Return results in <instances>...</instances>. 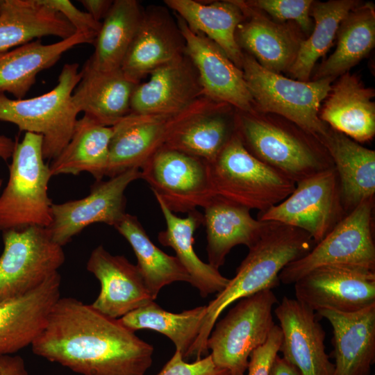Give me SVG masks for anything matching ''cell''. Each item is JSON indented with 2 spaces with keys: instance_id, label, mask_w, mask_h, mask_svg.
<instances>
[{
  "instance_id": "cell-25",
  "label": "cell",
  "mask_w": 375,
  "mask_h": 375,
  "mask_svg": "<svg viewBox=\"0 0 375 375\" xmlns=\"http://www.w3.org/2000/svg\"><path fill=\"white\" fill-rule=\"evenodd\" d=\"M336 170L347 215L375 194V151L331 128L319 138Z\"/></svg>"
},
{
  "instance_id": "cell-20",
  "label": "cell",
  "mask_w": 375,
  "mask_h": 375,
  "mask_svg": "<svg viewBox=\"0 0 375 375\" xmlns=\"http://www.w3.org/2000/svg\"><path fill=\"white\" fill-rule=\"evenodd\" d=\"M149 74V81L138 84L133 92L131 113L176 112L203 97L199 74L186 53Z\"/></svg>"
},
{
  "instance_id": "cell-15",
  "label": "cell",
  "mask_w": 375,
  "mask_h": 375,
  "mask_svg": "<svg viewBox=\"0 0 375 375\" xmlns=\"http://www.w3.org/2000/svg\"><path fill=\"white\" fill-rule=\"evenodd\" d=\"M295 299L314 312L358 311L375 304V271L347 265H326L294 283Z\"/></svg>"
},
{
  "instance_id": "cell-2",
  "label": "cell",
  "mask_w": 375,
  "mask_h": 375,
  "mask_svg": "<svg viewBox=\"0 0 375 375\" xmlns=\"http://www.w3.org/2000/svg\"><path fill=\"white\" fill-rule=\"evenodd\" d=\"M316 244L299 228L267 221L258 240L250 248L237 268L235 276L206 305V312L191 357L197 360L208 353L207 340L222 312L231 303L279 284L278 275L291 262L306 255Z\"/></svg>"
},
{
  "instance_id": "cell-5",
  "label": "cell",
  "mask_w": 375,
  "mask_h": 375,
  "mask_svg": "<svg viewBox=\"0 0 375 375\" xmlns=\"http://www.w3.org/2000/svg\"><path fill=\"white\" fill-rule=\"evenodd\" d=\"M79 65L67 63L56 85L50 91L29 99H10L0 92V121L16 125L22 131L43 138L44 160H53L69 142L79 113L72 94L81 79Z\"/></svg>"
},
{
  "instance_id": "cell-14",
  "label": "cell",
  "mask_w": 375,
  "mask_h": 375,
  "mask_svg": "<svg viewBox=\"0 0 375 375\" xmlns=\"http://www.w3.org/2000/svg\"><path fill=\"white\" fill-rule=\"evenodd\" d=\"M139 178L140 169H128L107 181H96L90 194L82 199L53 203L52 221L47 227L52 240L63 247L92 224L115 227L126 214L124 192Z\"/></svg>"
},
{
  "instance_id": "cell-45",
  "label": "cell",
  "mask_w": 375,
  "mask_h": 375,
  "mask_svg": "<svg viewBox=\"0 0 375 375\" xmlns=\"http://www.w3.org/2000/svg\"><path fill=\"white\" fill-rule=\"evenodd\" d=\"M269 375H302L299 370L283 357L277 356L272 364Z\"/></svg>"
},
{
  "instance_id": "cell-18",
  "label": "cell",
  "mask_w": 375,
  "mask_h": 375,
  "mask_svg": "<svg viewBox=\"0 0 375 375\" xmlns=\"http://www.w3.org/2000/svg\"><path fill=\"white\" fill-rule=\"evenodd\" d=\"M282 341L279 351L302 375H334L325 350V331L315 312L296 299L284 297L275 308Z\"/></svg>"
},
{
  "instance_id": "cell-8",
  "label": "cell",
  "mask_w": 375,
  "mask_h": 375,
  "mask_svg": "<svg viewBox=\"0 0 375 375\" xmlns=\"http://www.w3.org/2000/svg\"><path fill=\"white\" fill-rule=\"evenodd\" d=\"M278 299L264 290L239 300L216 322L207 348L214 364L229 375H244L251 353L267 340L275 324L272 310Z\"/></svg>"
},
{
  "instance_id": "cell-40",
  "label": "cell",
  "mask_w": 375,
  "mask_h": 375,
  "mask_svg": "<svg viewBox=\"0 0 375 375\" xmlns=\"http://www.w3.org/2000/svg\"><path fill=\"white\" fill-rule=\"evenodd\" d=\"M48 8L60 13L75 29L91 38L94 42L100 31L101 22L96 21L89 13L77 8L69 0H40Z\"/></svg>"
},
{
  "instance_id": "cell-38",
  "label": "cell",
  "mask_w": 375,
  "mask_h": 375,
  "mask_svg": "<svg viewBox=\"0 0 375 375\" xmlns=\"http://www.w3.org/2000/svg\"><path fill=\"white\" fill-rule=\"evenodd\" d=\"M227 106L194 117L176 130L164 147L211 162L235 133L234 121L226 116Z\"/></svg>"
},
{
  "instance_id": "cell-47",
  "label": "cell",
  "mask_w": 375,
  "mask_h": 375,
  "mask_svg": "<svg viewBox=\"0 0 375 375\" xmlns=\"http://www.w3.org/2000/svg\"><path fill=\"white\" fill-rule=\"evenodd\" d=\"M1 185H2V180L0 179V188H1Z\"/></svg>"
},
{
  "instance_id": "cell-23",
  "label": "cell",
  "mask_w": 375,
  "mask_h": 375,
  "mask_svg": "<svg viewBox=\"0 0 375 375\" xmlns=\"http://www.w3.org/2000/svg\"><path fill=\"white\" fill-rule=\"evenodd\" d=\"M80 72L72 94L78 112L106 126L115 125L130 113L131 99L138 84L129 81L120 68L99 71L88 60Z\"/></svg>"
},
{
  "instance_id": "cell-28",
  "label": "cell",
  "mask_w": 375,
  "mask_h": 375,
  "mask_svg": "<svg viewBox=\"0 0 375 375\" xmlns=\"http://www.w3.org/2000/svg\"><path fill=\"white\" fill-rule=\"evenodd\" d=\"M188 27L217 44L228 58L242 69L243 51L236 40L238 26L244 14L238 1L201 2L194 0H165Z\"/></svg>"
},
{
  "instance_id": "cell-7",
  "label": "cell",
  "mask_w": 375,
  "mask_h": 375,
  "mask_svg": "<svg viewBox=\"0 0 375 375\" xmlns=\"http://www.w3.org/2000/svg\"><path fill=\"white\" fill-rule=\"evenodd\" d=\"M242 70L260 110L281 115L318 140L326 133L328 126L319 118V108L331 90L333 78L313 81L288 78L265 69L244 52Z\"/></svg>"
},
{
  "instance_id": "cell-35",
  "label": "cell",
  "mask_w": 375,
  "mask_h": 375,
  "mask_svg": "<svg viewBox=\"0 0 375 375\" xmlns=\"http://www.w3.org/2000/svg\"><path fill=\"white\" fill-rule=\"evenodd\" d=\"M335 51L318 67L315 80L344 74L375 44V10L372 3L358 6L342 20Z\"/></svg>"
},
{
  "instance_id": "cell-41",
  "label": "cell",
  "mask_w": 375,
  "mask_h": 375,
  "mask_svg": "<svg viewBox=\"0 0 375 375\" xmlns=\"http://www.w3.org/2000/svg\"><path fill=\"white\" fill-rule=\"evenodd\" d=\"M281 341V328L275 324L267 341L250 355L247 375H269L274 360L279 352Z\"/></svg>"
},
{
  "instance_id": "cell-21",
  "label": "cell",
  "mask_w": 375,
  "mask_h": 375,
  "mask_svg": "<svg viewBox=\"0 0 375 375\" xmlns=\"http://www.w3.org/2000/svg\"><path fill=\"white\" fill-rule=\"evenodd\" d=\"M60 285L58 272L26 294L0 303V356L32 344L60 298Z\"/></svg>"
},
{
  "instance_id": "cell-3",
  "label": "cell",
  "mask_w": 375,
  "mask_h": 375,
  "mask_svg": "<svg viewBox=\"0 0 375 375\" xmlns=\"http://www.w3.org/2000/svg\"><path fill=\"white\" fill-rule=\"evenodd\" d=\"M234 123L251 155L295 183L334 167L321 142L298 126L242 112Z\"/></svg>"
},
{
  "instance_id": "cell-9",
  "label": "cell",
  "mask_w": 375,
  "mask_h": 375,
  "mask_svg": "<svg viewBox=\"0 0 375 375\" xmlns=\"http://www.w3.org/2000/svg\"><path fill=\"white\" fill-rule=\"evenodd\" d=\"M224 105L203 96L176 112H130L112 126L106 176L110 178L128 169H140L181 126L194 117Z\"/></svg>"
},
{
  "instance_id": "cell-12",
  "label": "cell",
  "mask_w": 375,
  "mask_h": 375,
  "mask_svg": "<svg viewBox=\"0 0 375 375\" xmlns=\"http://www.w3.org/2000/svg\"><path fill=\"white\" fill-rule=\"evenodd\" d=\"M347 215L335 167L296 183L294 191L258 219L274 221L307 232L317 244Z\"/></svg>"
},
{
  "instance_id": "cell-26",
  "label": "cell",
  "mask_w": 375,
  "mask_h": 375,
  "mask_svg": "<svg viewBox=\"0 0 375 375\" xmlns=\"http://www.w3.org/2000/svg\"><path fill=\"white\" fill-rule=\"evenodd\" d=\"M92 43L91 38L76 33L49 44L38 39L0 51V92L9 93L16 99H24L40 72L53 66L74 47Z\"/></svg>"
},
{
  "instance_id": "cell-6",
  "label": "cell",
  "mask_w": 375,
  "mask_h": 375,
  "mask_svg": "<svg viewBox=\"0 0 375 375\" xmlns=\"http://www.w3.org/2000/svg\"><path fill=\"white\" fill-rule=\"evenodd\" d=\"M208 165L214 195L259 212L285 200L296 186L251 155L235 133Z\"/></svg>"
},
{
  "instance_id": "cell-27",
  "label": "cell",
  "mask_w": 375,
  "mask_h": 375,
  "mask_svg": "<svg viewBox=\"0 0 375 375\" xmlns=\"http://www.w3.org/2000/svg\"><path fill=\"white\" fill-rule=\"evenodd\" d=\"M331 91L319 115L321 120L358 143L372 140L375 135L374 90L347 72Z\"/></svg>"
},
{
  "instance_id": "cell-13",
  "label": "cell",
  "mask_w": 375,
  "mask_h": 375,
  "mask_svg": "<svg viewBox=\"0 0 375 375\" xmlns=\"http://www.w3.org/2000/svg\"><path fill=\"white\" fill-rule=\"evenodd\" d=\"M141 178L172 212L203 208L214 196L208 162L163 147L140 168Z\"/></svg>"
},
{
  "instance_id": "cell-31",
  "label": "cell",
  "mask_w": 375,
  "mask_h": 375,
  "mask_svg": "<svg viewBox=\"0 0 375 375\" xmlns=\"http://www.w3.org/2000/svg\"><path fill=\"white\" fill-rule=\"evenodd\" d=\"M155 196L166 223V228L160 231L158 240L161 244L172 248L176 256L188 271L190 284L197 288L203 297L219 293L230 279L222 276L219 270L203 262L194 249V233L203 224V215L197 210L189 212L188 217L181 218Z\"/></svg>"
},
{
  "instance_id": "cell-48",
  "label": "cell",
  "mask_w": 375,
  "mask_h": 375,
  "mask_svg": "<svg viewBox=\"0 0 375 375\" xmlns=\"http://www.w3.org/2000/svg\"><path fill=\"white\" fill-rule=\"evenodd\" d=\"M1 0H0V8H1Z\"/></svg>"
},
{
  "instance_id": "cell-4",
  "label": "cell",
  "mask_w": 375,
  "mask_h": 375,
  "mask_svg": "<svg viewBox=\"0 0 375 375\" xmlns=\"http://www.w3.org/2000/svg\"><path fill=\"white\" fill-rule=\"evenodd\" d=\"M43 156V138L26 132L17 143L9 166V179L0 195V231L29 226L47 228L53 203L48 195L51 177Z\"/></svg>"
},
{
  "instance_id": "cell-22",
  "label": "cell",
  "mask_w": 375,
  "mask_h": 375,
  "mask_svg": "<svg viewBox=\"0 0 375 375\" xmlns=\"http://www.w3.org/2000/svg\"><path fill=\"white\" fill-rule=\"evenodd\" d=\"M317 313L332 326L334 375H369L375 360V304L350 312Z\"/></svg>"
},
{
  "instance_id": "cell-11",
  "label": "cell",
  "mask_w": 375,
  "mask_h": 375,
  "mask_svg": "<svg viewBox=\"0 0 375 375\" xmlns=\"http://www.w3.org/2000/svg\"><path fill=\"white\" fill-rule=\"evenodd\" d=\"M0 256V303L34 290L58 272L65 260L62 247L47 228L29 226L3 232Z\"/></svg>"
},
{
  "instance_id": "cell-34",
  "label": "cell",
  "mask_w": 375,
  "mask_h": 375,
  "mask_svg": "<svg viewBox=\"0 0 375 375\" xmlns=\"http://www.w3.org/2000/svg\"><path fill=\"white\" fill-rule=\"evenodd\" d=\"M144 8L136 0H115L101 22L95 50L88 59L102 72L119 69L134 39Z\"/></svg>"
},
{
  "instance_id": "cell-30",
  "label": "cell",
  "mask_w": 375,
  "mask_h": 375,
  "mask_svg": "<svg viewBox=\"0 0 375 375\" xmlns=\"http://www.w3.org/2000/svg\"><path fill=\"white\" fill-rule=\"evenodd\" d=\"M74 33L75 29L60 13L40 0H1L0 51L42 37L63 40Z\"/></svg>"
},
{
  "instance_id": "cell-29",
  "label": "cell",
  "mask_w": 375,
  "mask_h": 375,
  "mask_svg": "<svg viewBox=\"0 0 375 375\" xmlns=\"http://www.w3.org/2000/svg\"><path fill=\"white\" fill-rule=\"evenodd\" d=\"M247 19L238 26L236 40L265 69L279 74L288 70L299 42L286 28L269 20L244 1H238Z\"/></svg>"
},
{
  "instance_id": "cell-36",
  "label": "cell",
  "mask_w": 375,
  "mask_h": 375,
  "mask_svg": "<svg viewBox=\"0 0 375 375\" xmlns=\"http://www.w3.org/2000/svg\"><path fill=\"white\" fill-rule=\"evenodd\" d=\"M206 312V306H201L180 313H173L151 301L118 320L134 332L140 329H150L167 336L185 360L190 358Z\"/></svg>"
},
{
  "instance_id": "cell-32",
  "label": "cell",
  "mask_w": 375,
  "mask_h": 375,
  "mask_svg": "<svg viewBox=\"0 0 375 375\" xmlns=\"http://www.w3.org/2000/svg\"><path fill=\"white\" fill-rule=\"evenodd\" d=\"M112 126L100 124L87 115L77 119L72 137L49 165L51 176L88 172L96 181L106 176Z\"/></svg>"
},
{
  "instance_id": "cell-33",
  "label": "cell",
  "mask_w": 375,
  "mask_h": 375,
  "mask_svg": "<svg viewBox=\"0 0 375 375\" xmlns=\"http://www.w3.org/2000/svg\"><path fill=\"white\" fill-rule=\"evenodd\" d=\"M115 228L131 246L136 266L153 300L165 285L176 281L191 283L190 274L178 258L160 249L136 216L126 213Z\"/></svg>"
},
{
  "instance_id": "cell-42",
  "label": "cell",
  "mask_w": 375,
  "mask_h": 375,
  "mask_svg": "<svg viewBox=\"0 0 375 375\" xmlns=\"http://www.w3.org/2000/svg\"><path fill=\"white\" fill-rule=\"evenodd\" d=\"M156 375H229L224 369L217 367L210 355L193 362H187L181 352L176 350L172 357Z\"/></svg>"
},
{
  "instance_id": "cell-19",
  "label": "cell",
  "mask_w": 375,
  "mask_h": 375,
  "mask_svg": "<svg viewBox=\"0 0 375 375\" xmlns=\"http://www.w3.org/2000/svg\"><path fill=\"white\" fill-rule=\"evenodd\" d=\"M86 268L101 285L91 306L110 318L120 319L154 301L137 266L124 256L112 255L99 245L90 253Z\"/></svg>"
},
{
  "instance_id": "cell-37",
  "label": "cell",
  "mask_w": 375,
  "mask_h": 375,
  "mask_svg": "<svg viewBox=\"0 0 375 375\" xmlns=\"http://www.w3.org/2000/svg\"><path fill=\"white\" fill-rule=\"evenodd\" d=\"M359 3L354 0L313 1L310 15L315 20L310 36L299 42L296 58L288 69L290 74L301 81H308L317 60L333 44L342 20Z\"/></svg>"
},
{
  "instance_id": "cell-10",
  "label": "cell",
  "mask_w": 375,
  "mask_h": 375,
  "mask_svg": "<svg viewBox=\"0 0 375 375\" xmlns=\"http://www.w3.org/2000/svg\"><path fill=\"white\" fill-rule=\"evenodd\" d=\"M374 198L362 202L304 256L287 265L280 282L294 284L312 270L326 265L357 266L375 271L373 235Z\"/></svg>"
},
{
  "instance_id": "cell-1",
  "label": "cell",
  "mask_w": 375,
  "mask_h": 375,
  "mask_svg": "<svg viewBox=\"0 0 375 375\" xmlns=\"http://www.w3.org/2000/svg\"><path fill=\"white\" fill-rule=\"evenodd\" d=\"M31 347L82 375H144L154 351L118 319L72 297L57 301Z\"/></svg>"
},
{
  "instance_id": "cell-16",
  "label": "cell",
  "mask_w": 375,
  "mask_h": 375,
  "mask_svg": "<svg viewBox=\"0 0 375 375\" xmlns=\"http://www.w3.org/2000/svg\"><path fill=\"white\" fill-rule=\"evenodd\" d=\"M176 18L185 42V53L199 74L203 95L240 112H254L242 70L214 42L190 29L178 16Z\"/></svg>"
},
{
  "instance_id": "cell-17",
  "label": "cell",
  "mask_w": 375,
  "mask_h": 375,
  "mask_svg": "<svg viewBox=\"0 0 375 375\" xmlns=\"http://www.w3.org/2000/svg\"><path fill=\"white\" fill-rule=\"evenodd\" d=\"M185 53V42L177 20L167 6L144 8L140 26L120 69L131 82Z\"/></svg>"
},
{
  "instance_id": "cell-24",
  "label": "cell",
  "mask_w": 375,
  "mask_h": 375,
  "mask_svg": "<svg viewBox=\"0 0 375 375\" xmlns=\"http://www.w3.org/2000/svg\"><path fill=\"white\" fill-rule=\"evenodd\" d=\"M203 208L208 264L217 269L234 247L243 244L251 247L267 224V221L252 217L250 209L216 195Z\"/></svg>"
},
{
  "instance_id": "cell-43",
  "label": "cell",
  "mask_w": 375,
  "mask_h": 375,
  "mask_svg": "<svg viewBox=\"0 0 375 375\" xmlns=\"http://www.w3.org/2000/svg\"><path fill=\"white\" fill-rule=\"evenodd\" d=\"M0 375H28L25 362L19 356H0Z\"/></svg>"
},
{
  "instance_id": "cell-46",
  "label": "cell",
  "mask_w": 375,
  "mask_h": 375,
  "mask_svg": "<svg viewBox=\"0 0 375 375\" xmlns=\"http://www.w3.org/2000/svg\"><path fill=\"white\" fill-rule=\"evenodd\" d=\"M16 144L12 138L0 135V158L6 160L12 157Z\"/></svg>"
},
{
  "instance_id": "cell-39",
  "label": "cell",
  "mask_w": 375,
  "mask_h": 375,
  "mask_svg": "<svg viewBox=\"0 0 375 375\" xmlns=\"http://www.w3.org/2000/svg\"><path fill=\"white\" fill-rule=\"evenodd\" d=\"M244 3L256 10L267 12L278 21H295L305 32L312 26L310 18L312 0H252Z\"/></svg>"
},
{
  "instance_id": "cell-44",
  "label": "cell",
  "mask_w": 375,
  "mask_h": 375,
  "mask_svg": "<svg viewBox=\"0 0 375 375\" xmlns=\"http://www.w3.org/2000/svg\"><path fill=\"white\" fill-rule=\"evenodd\" d=\"M86 12L96 21L100 22L106 16L113 1L111 0H81Z\"/></svg>"
}]
</instances>
